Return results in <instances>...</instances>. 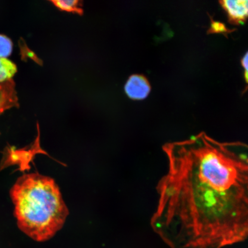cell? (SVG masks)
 <instances>
[{
  "instance_id": "cell-11",
  "label": "cell",
  "mask_w": 248,
  "mask_h": 248,
  "mask_svg": "<svg viewBox=\"0 0 248 248\" xmlns=\"http://www.w3.org/2000/svg\"><path fill=\"white\" fill-rule=\"evenodd\" d=\"M248 53L246 54V55L244 56V58H243V60L241 61V63L242 65H243V66L244 67L245 70H246V72H248Z\"/></svg>"
},
{
  "instance_id": "cell-6",
  "label": "cell",
  "mask_w": 248,
  "mask_h": 248,
  "mask_svg": "<svg viewBox=\"0 0 248 248\" xmlns=\"http://www.w3.org/2000/svg\"><path fill=\"white\" fill-rule=\"evenodd\" d=\"M60 10L70 13L82 15L83 9L82 1L79 0H54L50 1Z\"/></svg>"
},
{
  "instance_id": "cell-2",
  "label": "cell",
  "mask_w": 248,
  "mask_h": 248,
  "mask_svg": "<svg viewBox=\"0 0 248 248\" xmlns=\"http://www.w3.org/2000/svg\"><path fill=\"white\" fill-rule=\"evenodd\" d=\"M10 195L18 228L36 241L50 239L69 215L60 188L48 176L38 173L21 176Z\"/></svg>"
},
{
  "instance_id": "cell-9",
  "label": "cell",
  "mask_w": 248,
  "mask_h": 248,
  "mask_svg": "<svg viewBox=\"0 0 248 248\" xmlns=\"http://www.w3.org/2000/svg\"><path fill=\"white\" fill-rule=\"evenodd\" d=\"M209 32L212 33H222L226 35L228 33H230L231 31L228 29L224 24L212 20Z\"/></svg>"
},
{
  "instance_id": "cell-8",
  "label": "cell",
  "mask_w": 248,
  "mask_h": 248,
  "mask_svg": "<svg viewBox=\"0 0 248 248\" xmlns=\"http://www.w3.org/2000/svg\"><path fill=\"white\" fill-rule=\"evenodd\" d=\"M13 49V43L8 37L0 35V58H7Z\"/></svg>"
},
{
  "instance_id": "cell-4",
  "label": "cell",
  "mask_w": 248,
  "mask_h": 248,
  "mask_svg": "<svg viewBox=\"0 0 248 248\" xmlns=\"http://www.w3.org/2000/svg\"><path fill=\"white\" fill-rule=\"evenodd\" d=\"M231 22L244 23L248 16V2L246 0H224L220 2Z\"/></svg>"
},
{
  "instance_id": "cell-3",
  "label": "cell",
  "mask_w": 248,
  "mask_h": 248,
  "mask_svg": "<svg viewBox=\"0 0 248 248\" xmlns=\"http://www.w3.org/2000/svg\"><path fill=\"white\" fill-rule=\"evenodd\" d=\"M124 89L126 95L132 100H141L147 97L151 89L146 78L135 74L129 78Z\"/></svg>"
},
{
  "instance_id": "cell-7",
  "label": "cell",
  "mask_w": 248,
  "mask_h": 248,
  "mask_svg": "<svg viewBox=\"0 0 248 248\" xmlns=\"http://www.w3.org/2000/svg\"><path fill=\"white\" fill-rule=\"evenodd\" d=\"M17 71L16 65L7 58H0V83L12 79Z\"/></svg>"
},
{
  "instance_id": "cell-5",
  "label": "cell",
  "mask_w": 248,
  "mask_h": 248,
  "mask_svg": "<svg viewBox=\"0 0 248 248\" xmlns=\"http://www.w3.org/2000/svg\"><path fill=\"white\" fill-rule=\"evenodd\" d=\"M18 105L14 80L0 83V114L9 108L18 107Z\"/></svg>"
},
{
  "instance_id": "cell-1",
  "label": "cell",
  "mask_w": 248,
  "mask_h": 248,
  "mask_svg": "<svg viewBox=\"0 0 248 248\" xmlns=\"http://www.w3.org/2000/svg\"><path fill=\"white\" fill-rule=\"evenodd\" d=\"M152 228L171 248H223L248 234V147L204 132L163 146Z\"/></svg>"
},
{
  "instance_id": "cell-10",
  "label": "cell",
  "mask_w": 248,
  "mask_h": 248,
  "mask_svg": "<svg viewBox=\"0 0 248 248\" xmlns=\"http://www.w3.org/2000/svg\"><path fill=\"white\" fill-rule=\"evenodd\" d=\"M21 46L23 57L32 59L36 62H38V58L33 51H31L26 46L23 45Z\"/></svg>"
}]
</instances>
